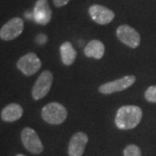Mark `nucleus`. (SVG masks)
<instances>
[{
    "label": "nucleus",
    "instance_id": "obj_8",
    "mask_svg": "<svg viewBox=\"0 0 156 156\" xmlns=\"http://www.w3.org/2000/svg\"><path fill=\"white\" fill-rule=\"evenodd\" d=\"M135 80H136V78L134 76H126L120 78L115 81L102 84L99 87L98 89L101 93L105 94V95L113 94L115 92L127 89L135 83Z\"/></svg>",
    "mask_w": 156,
    "mask_h": 156
},
{
    "label": "nucleus",
    "instance_id": "obj_20",
    "mask_svg": "<svg viewBox=\"0 0 156 156\" xmlns=\"http://www.w3.org/2000/svg\"><path fill=\"white\" fill-rule=\"evenodd\" d=\"M16 156H25V155H23V154H17Z\"/></svg>",
    "mask_w": 156,
    "mask_h": 156
},
{
    "label": "nucleus",
    "instance_id": "obj_19",
    "mask_svg": "<svg viewBox=\"0 0 156 156\" xmlns=\"http://www.w3.org/2000/svg\"><path fill=\"white\" fill-rule=\"evenodd\" d=\"M25 17H27V19H31V18H33V12H32V13L26 12V13H25Z\"/></svg>",
    "mask_w": 156,
    "mask_h": 156
},
{
    "label": "nucleus",
    "instance_id": "obj_12",
    "mask_svg": "<svg viewBox=\"0 0 156 156\" xmlns=\"http://www.w3.org/2000/svg\"><path fill=\"white\" fill-rule=\"evenodd\" d=\"M23 108L17 103H11L2 110L1 118L7 122H12L19 120L23 115Z\"/></svg>",
    "mask_w": 156,
    "mask_h": 156
},
{
    "label": "nucleus",
    "instance_id": "obj_2",
    "mask_svg": "<svg viewBox=\"0 0 156 156\" xmlns=\"http://www.w3.org/2000/svg\"><path fill=\"white\" fill-rule=\"evenodd\" d=\"M68 115L66 108L59 102H50L42 109V117L46 122L59 125L63 122Z\"/></svg>",
    "mask_w": 156,
    "mask_h": 156
},
{
    "label": "nucleus",
    "instance_id": "obj_6",
    "mask_svg": "<svg viewBox=\"0 0 156 156\" xmlns=\"http://www.w3.org/2000/svg\"><path fill=\"white\" fill-rule=\"evenodd\" d=\"M117 37L124 44L132 49H136L140 44V36L133 27L123 24L119 26L116 30Z\"/></svg>",
    "mask_w": 156,
    "mask_h": 156
},
{
    "label": "nucleus",
    "instance_id": "obj_18",
    "mask_svg": "<svg viewBox=\"0 0 156 156\" xmlns=\"http://www.w3.org/2000/svg\"><path fill=\"white\" fill-rule=\"evenodd\" d=\"M54 4L56 7H62L67 5L68 3L69 2V0H53Z\"/></svg>",
    "mask_w": 156,
    "mask_h": 156
},
{
    "label": "nucleus",
    "instance_id": "obj_9",
    "mask_svg": "<svg viewBox=\"0 0 156 156\" xmlns=\"http://www.w3.org/2000/svg\"><path fill=\"white\" fill-rule=\"evenodd\" d=\"M52 12L47 0H37L33 10V19L41 25H46L51 20Z\"/></svg>",
    "mask_w": 156,
    "mask_h": 156
},
{
    "label": "nucleus",
    "instance_id": "obj_11",
    "mask_svg": "<svg viewBox=\"0 0 156 156\" xmlns=\"http://www.w3.org/2000/svg\"><path fill=\"white\" fill-rule=\"evenodd\" d=\"M88 135L83 132H77L72 136L69 144L68 153L69 156H82L83 154L86 144L88 143Z\"/></svg>",
    "mask_w": 156,
    "mask_h": 156
},
{
    "label": "nucleus",
    "instance_id": "obj_14",
    "mask_svg": "<svg viewBox=\"0 0 156 156\" xmlns=\"http://www.w3.org/2000/svg\"><path fill=\"white\" fill-rule=\"evenodd\" d=\"M60 54L62 62L66 66L73 64L76 58V51L69 42H65L60 46Z\"/></svg>",
    "mask_w": 156,
    "mask_h": 156
},
{
    "label": "nucleus",
    "instance_id": "obj_7",
    "mask_svg": "<svg viewBox=\"0 0 156 156\" xmlns=\"http://www.w3.org/2000/svg\"><path fill=\"white\" fill-rule=\"evenodd\" d=\"M23 30V21L20 17L11 18L0 30V38L5 41H11L17 38Z\"/></svg>",
    "mask_w": 156,
    "mask_h": 156
},
{
    "label": "nucleus",
    "instance_id": "obj_17",
    "mask_svg": "<svg viewBox=\"0 0 156 156\" xmlns=\"http://www.w3.org/2000/svg\"><path fill=\"white\" fill-rule=\"evenodd\" d=\"M36 41H37V43L38 44H44L45 43L47 42V37H46V35H44V34H40V35H38V36L37 37Z\"/></svg>",
    "mask_w": 156,
    "mask_h": 156
},
{
    "label": "nucleus",
    "instance_id": "obj_10",
    "mask_svg": "<svg viewBox=\"0 0 156 156\" xmlns=\"http://www.w3.org/2000/svg\"><path fill=\"white\" fill-rule=\"evenodd\" d=\"M89 12L91 18L95 23L101 25L109 23L115 17V13L111 10L108 9L105 6L99 5H94L90 6Z\"/></svg>",
    "mask_w": 156,
    "mask_h": 156
},
{
    "label": "nucleus",
    "instance_id": "obj_3",
    "mask_svg": "<svg viewBox=\"0 0 156 156\" xmlns=\"http://www.w3.org/2000/svg\"><path fill=\"white\" fill-rule=\"evenodd\" d=\"M53 82V75L49 70H44L37 78L32 89V97L34 100L44 98L50 92Z\"/></svg>",
    "mask_w": 156,
    "mask_h": 156
},
{
    "label": "nucleus",
    "instance_id": "obj_4",
    "mask_svg": "<svg viewBox=\"0 0 156 156\" xmlns=\"http://www.w3.org/2000/svg\"><path fill=\"white\" fill-rule=\"evenodd\" d=\"M21 139L25 148L31 154H39L44 150V146L37 132L30 128H23Z\"/></svg>",
    "mask_w": 156,
    "mask_h": 156
},
{
    "label": "nucleus",
    "instance_id": "obj_1",
    "mask_svg": "<svg viewBox=\"0 0 156 156\" xmlns=\"http://www.w3.org/2000/svg\"><path fill=\"white\" fill-rule=\"evenodd\" d=\"M142 110L138 106L127 105L118 109L115 119L116 127L122 130L134 128L141 121Z\"/></svg>",
    "mask_w": 156,
    "mask_h": 156
},
{
    "label": "nucleus",
    "instance_id": "obj_5",
    "mask_svg": "<svg viewBox=\"0 0 156 156\" xmlns=\"http://www.w3.org/2000/svg\"><path fill=\"white\" fill-rule=\"evenodd\" d=\"M41 66L42 62L35 53H28L23 56L17 62V69L27 76L37 72Z\"/></svg>",
    "mask_w": 156,
    "mask_h": 156
},
{
    "label": "nucleus",
    "instance_id": "obj_13",
    "mask_svg": "<svg viewBox=\"0 0 156 156\" xmlns=\"http://www.w3.org/2000/svg\"><path fill=\"white\" fill-rule=\"evenodd\" d=\"M105 52V46L102 42L99 40L90 41L84 48V54L88 57H93L95 59H101Z\"/></svg>",
    "mask_w": 156,
    "mask_h": 156
},
{
    "label": "nucleus",
    "instance_id": "obj_15",
    "mask_svg": "<svg viewBox=\"0 0 156 156\" xmlns=\"http://www.w3.org/2000/svg\"><path fill=\"white\" fill-rule=\"evenodd\" d=\"M124 156H141V151L138 146L131 144L126 147L123 151Z\"/></svg>",
    "mask_w": 156,
    "mask_h": 156
},
{
    "label": "nucleus",
    "instance_id": "obj_16",
    "mask_svg": "<svg viewBox=\"0 0 156 156\" xmlns=\"http://www.w3.org/2000/svg\"><path fill=\"white\" fill-rule=\"evenodd\" d=\"M146 100L151 103H156V85L150 86L145 91Z\"/></svg>",
    "mask_w": 156,
    "mask_h": 156
}]
</instances>
